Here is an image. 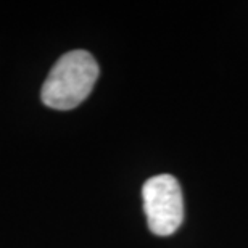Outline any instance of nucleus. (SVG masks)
<instances>
[{
	"mask_svg": "<svg viewBox=\"0 0 248 248\" xmlns=\"http://www.w3.org/2000/svg\"><path fill=\"white\" fill-rule=\"evenodd\" d=\"M98 78V64L86 50L64 53L53 64L41 91L44 105L53 110H73L86 100Z\"/></svg>",
	"mask_w": 248,
	"mask_h": 248,
	"instance_id": "nucleus-1",
	"label": "nucleus"
},
{
	"mask_svg": "<svg viewBox=\"0 0 248 248\" xmlns=\"http://www.w3.org/2000/svg\"><path fill=\"white\" fill-rule=\"evenodd\" d=\"M143 211L148 229L155 235L168 237L184 221V197L179 181L171 174L150 177L142 187Z\"/></svg>",
	"mask_w": 248,
	"mask_h": 248,
	"instance_id": "nucleus-2",
	"label": "nucleus"
}]
</instances>
